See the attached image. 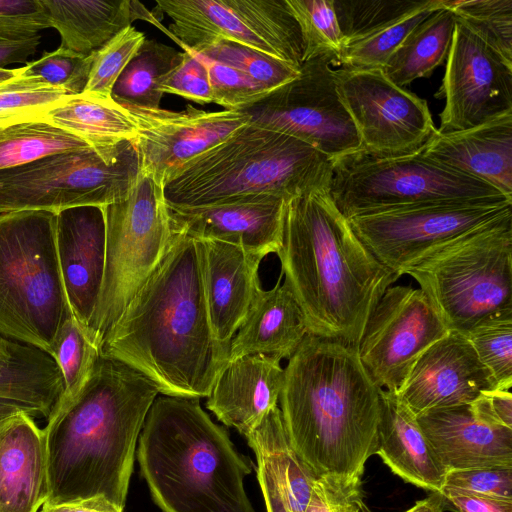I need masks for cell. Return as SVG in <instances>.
Masks as SVG:
<instances>
[{
    "label": "cell",
    "instance_id": "cell-29",
    "mask_svg": "<svg viewBox=\"0 0 512 512\" xmlns=\"http://www.w3.org/2000/svg\"><path fill=\"white\" fill-rule=\"evenodd\" d=\"M308 334L304 314L284 282L261 290L232 338L228 362L247 355L262 354L289 359Z\"/></svg>",
    "mask_w": 512,
    "mask_h": 512
},
{
    "label": "cell",
    "instance_id": "cell-39",
    "mask_svg": "<svg viewBox=\"0 0 512 512\" xmlns=\"http://www.w3.org/2000/svg\"><path fill=\"white\" fill-rule=\"evenodd\" d=\"M189 49L234 67L271 91L290 82L299 73L298 68L284 61L230 41H215Z\"/></svg>",
    "mask_w": 512,
    "mask_h": 512
},
{
    "label": "cell",
    "instance_id": "cell-44",
    "mask_svg": "<svg viewBox=\"0 0 512 512\" xmlns=\"http://www.w3.org/2000/svg\"><path fill=\"white\" fill-rule=\"evenodd\" d=\"M145 40V35L130 25L95 51L83 93L100 99H112L114 84Z\"/></svg>",
    "mask_w": 512,
    "mask_h": 512
},
{
    "label": "cell",
    "instance_id": "cell-19",
    "mask_svg": "<svg viewBox=\"0 0 512 512\" xmlns=\"http://www.w3.org/2000/svg\"><path fill=\"white\" fill-rule=\"evenodd\" d=\"M497 388L467 338L456 332L431 345L415 362L397 394L416 416L470 404Z\"/></svg>",
    "mask_w": 512,
    "mask_h": 512
},
{
    "label": "cell",
    "instance_id": "cell-25",
    "mask_svg": "<svg viewBox=\"0 0 512 512\" xmlns=\"http://www.w3.org/2000/svg\"><path fill=\"white\" fill-rule=\"evenodd\" d=\"M420 152L512 198V112L467 130H436Z\"/></svg>",
    "mask_w": 512,
    "mask_h": 512
},
{
    "label": "cell",
    "instance_id": "cell-31",
    "mask_svg": "<svg viewBox=\"0 0 512 512\" xmlns=\"http://www.w3.org/2000/svg\"><path fill=\"white\" fill-rule=\"evenodd\" d=\"M62 393L61 372L48 353L0 334V403L47 419Z\"/></svg>",
    "mask_w": 512,
    "mask_h": 512
},
{
    "label": "cell",
    "instance_id": "cell-47",
    "mask_svg": "<svg viewBox=\"0 0 512 512\" xmlns=\"http://www.w3.org/2000/svg\"><path fill=\"white\" fill-rule=\"evenodd\" d=\"M305 512H369L362 477L322 475L315 477Z\"/></svg>",
    "mask_w": 512,
    "mask_h": 512
},
{
    "label": "cell",
    "instance_id": "cell-14",
    "mask_svg": "<svg viewBox=\"0 0 512 512\" xmlns=\"http://www.w3.org/2000/svg\"><path fill=\"white\" fill-rule=\"evenodd\" d=\"M512 211V201L444 202L348 219L372 255L400 277L454 238Z\"/></svg>",
    "mask_w": 512,
    "mask_h": 512
},
{
    "label": "cell",
    "instance_id": "cell-55",
    "mask_svg": "<svg viewBox=\"0 0 512 512\" xmlns=\"http://www.w3.org/2000/svg\"><path fill=\"white\" fill-rule=\"evenodd\" d=\"M445 504L444 497L440 493L431 492L428 497L417 501L405 512H444Z\"/></svg>",
    "mask_w": 512,
    "mask_h": 512
},
{
    "label": "cell",
    "instance_id": "cell-32",
    "mask_svg": "<svg viewBox=\"0 0 512 512\" xmlns=\"http://www.w3.org/2000/svg\"><path fill=\"white\" fill-rule=\"evenodd\" d=\"M41 119L80 137L109 162L137 138L136 124L123 106L84 93L70 95Z\"/></svg>",
    "mask_w": 512,
    "mask_h": 512
},
{
    "label": "cell",
    "instance_id": "cell-6",
    "mask_svg": "<svg viewBox=\"0 0 512 512\" xmlns=\"http://www.w3.org/2000/svg\"><path fill=\"white\" fill-rule=\"evenodd\" d=\"M334 164L306 142L249 120L169 173L164 197L170 207L189 208L249 195L330 191Z\"/></svg>",
    "mask_w": 512,
    "mask_h": 512
},
{
    "label": "cell",
    "instance_id": "cell-42",
    "mask_svg": "<svg viewBox=\"0 0 512 512\" xmlns=\"http://www.w3.org/2000/svg\"><path fill=\"white\" fill-rule=\"evenodd\" d=\"M100 354L73 315L68 317L55 339L51 355L63 381V393L58 401L68 400L80 391Z\"/></svg>",
    "mask_w": 512,
    "mask_h": 512
},
{
    "label": "cell",
    "instance_id": "cell-51",
    "mask_svg": "<svg viewBox=\"0 0 512 512\" xmlns=\"http://www.w3.org/2000/svg\"><path fill=\"white\" fill-rule=\"evenodd\" d=\"M474 412L484 421L512 429V394L510 390L484 392L471 403Z\"/></svg>",
    "mask_w": 512,
    "mask_h": 512
},
{
    "label": "cell",
    "instance_id": "cell-11",
    "mask_svg": "<svg viewBox=\"0 0 512 512\" xmlns=\"http://www.w3.org/2000/svg\"><path fill=\"white\" fill-rule=\"evenodd\" d=\"M139 171L134 141L115 161L93 148L51 155L0 171V213H52L114 203L128 193Z\"/></svg>",
    "mask_w": 512,
    "mask_h": 512
},
{
    "label": "cell",
    "instance_id": "cell-13",
    "mask_svg": "<svg viewBox=\"0 0 512 512\" xmlns=\"http://www.w3.org/2000/svg\"><path fill=\"white\" fill-rule=\"evenodd\" d=\"M330 55L304 61L298 75L244 109L250 122L306 142L332 160L361 151L355 125L337 92Z\"/></svg>",
    "mask_w": 512,
    "mask_h": 512
},
{
    "label": "cell",
    "instance_id": "cell-20",
    "mask_svg": "<svg viewBox=\"0 0 512 512\" xmlns=\"http://www.w3.org/2000/svg\"><path fill=\"white\" fill-rule=\"evenodd\" d=\"M288 199L258 194L200 207L167 206L173 233L229 243L265 257L281 248Z\"/></svg>",
    "mask_w": 512,
    "mask_h": 512
},
{
    "label": "cell",
    "instance_id": "cell-24",
    "mask_svg": "<svg viewBox=\"0 0 512 512\" xmlns=\"http://www.w3.org/2000/svg\"><path fill=\"white\" fill-rule=\"evenodd\" d=\"M283 383L280 360L262 354L243 356L220 371L206 406L224 425L246 436L278 406Z\"/></svg>",
    "mask_w": 512,
    "mask_h": 512
},
{
    "label": "cell",
    "instance_id": "cell-33",
    "mask_svg": "<svg viewBox=\"0 0 512 512\" xmlns=\"http://www.w3.org/2000/svg\"><path fill=\"white\" fill-rule=\"evenodd\" d=\"M456 23V15L445 7L430 14L390 56L382 68L385 76L400 87L429 77L447 60Z\"/></svg>",
    "mask_w": 512,
    "mask_h": 512
},
{
    "label": "cell",
    "instance_id": "cell-54",
    "mask_svg": "<svg viewBox=\"0 0 512 512\" xmlns=\"http://www.w3.org/2000/svg\"><path fill=\"white\" fill-rule=\"evenodd\" d=\"M104 497H92L62 504H43L39 512H123Z\"/></svg>",
    "mask_w": 512,
    "mask_h": 512
},
{
    "label": "cell",
    "instance_id": "cell-7",
    "mask_svg": "<svg viewBox=\"0 0 512 512\" xmlns=\"http://www.w3.org/2000/svg\"><path fill=\"white\" fill-rule=\"evenodd\" d=\"M405 274L413 277L449 332L512 315V211L454 238Z\"/></svg>",
    "mask_w": 512,
    "mask_h": 512
},
{
    "label": "cell",
    "instance_id": "cell-15",
    "mask_svg": "<svg viewBox=\"0 0 512 512\" xmlns=\"http://www.w3.org/2000/svg\"><path fill=\"white\" fill-rule=\"evenodd\" d=\"M337 92L374 158L419 152L436 132L427 102L390 81L382 69L334 70Z\"/></svg>",
    "mask_w": 512,
    "mask_h": 512
},
{
    "label": "cell",
    "instance_id": "cell-41",
    "mask_svg": "<svg viewBox=\"0 0 512 512\" xmlns=\"http://www.w3.org/2000/svg\"><path fill=\"white\" fill-rule=\"evenodd\" d=\"M69 96L61 89L21 75L20 68L16 77L0 83V130L42 118Z\"/></svg>",
    "mask_w": 512,
    "mask_h": 512
},
{
    "label": "cell",
    "instance_id": "cell-50",
    "mask_svg": "<svg viewBox=\"0 0 512 512\" xmlns=\"http://www.w3.org/2000/svg\"><path fill=\"white\" fill-rule=\"evenodd\" d=\"M49 27L41 0H0V40L31 38Z\"/></svg>",
    "mask_w": 512,
    "mask_h": 512
},
{
    "label": "cell",
    "instance_id": "cell-43",
    "mask_svg": "<svg viewBox=\"0 0 512 512\" xmlns=\"http://www.w3.org/2000/svg\"><path fill=\"white\" fill-rule=\"evenodd\" d=\"M481 363L490 371L498 389L512 386V315L487 319L465 336Z\"/></svg>",
    "mask_w": 512,
    "mask_h": 512
},
{
    "label": "cell",
    "instance_id": "cell-2",
    "mask_svg": "<svg viewBox=\"0 0 512 512\" xmlns=\"http://www.w3.org/2000/svg\"><path fill=\"white\" fill-rule=\"evenodd\" d=\"M158 394L142 373L100 354L84 386L55 404L42 429L44 504L100 496L124 510L139 435Z\"/></svg>",
    "mask_w": 512,
    "mask_h": 512
},
{
    "label": "cell",
    "instance_id": "cell-1",
    "mask_svg": "<svg viewBox=\"0 0 512 512\" xmlns=\"http://www.w3.org/2000/svg\"><path fill=\"white\" fill-rule=\"evenodd\" d=\"M101 354L142 373L162 395H210L229 348L211 328L195 239L173 233L161 262L106 334Z\"/></svg>",
    "mask_w": 512,
    "mask_h": 512
},
{
    "label": "cell",
    "instance_id": "cell-23",
    "mask_svg": "<svg viewBox=\"0 0 512 512\" xmlns=\"http://www.w3.org/2000/svg\"><path fill=\"white\" fill-rule=\"evenodd\" d=\"M416 418L446 471L512 467V429L482 420L471 403Z\"/></svg>",
    "mask_w": 512,
    "mask_h": 512
},
{
    "label": "cell",
    "instance_id": "cell-56",
    "mask_svg": "<svg viewBox=\"0 0 512 512\" xmlns=\"http://www.w3.org/2000/svg\"><path fill=\"white\" fill-rule=\"evenodd\" d=\"M20 411L22 410L17 407L0 403V422Z\"/></svg>",
    "mask_w": 512,
    "mask_h": 512
},
{
    "label": "cell",
    "instance_id": "cell-22",
    "mask_svg": "<svg viewBox=\"0 0 512 512\" xmlns=\"http://www.w3.org/2000/svg\"><path fill=\"white\" fill-rule=\"evenodd\" d=\"M195 240L211 328L215 338L229 348L262 290L258 271L264 256L221 241Z\"/></svg>",
    "mask_w": 512,
    "mask_h": 512
},
{
    "label": "cell",
    "instance_id": "cell-52",
    "mask_svg": "<svg viewBox=\"0 0 512 512\" xmlns=\"http://www.w3.org/2000/svg\"><path fill=\"white\" fill-rule=\"evenodd\" d=\"M445 503L457 512H512V500L481 496L443 487Z\"/></svg>",
    "mask_w": 512,
    "mask_h": 512
},
{
    "label": "cell",
    "instance_id": "cell-8",
    "mask_svg": "<svg viewBox=\"0 0 512 512\" xmlns=\"http://www.w3.org/2000/svg\"><path fill=\"white\" fill-rule=\"evenodd\" d=\"M71 315L58 264L55 213H0V334L51 356Z\"/></svg>",
    "mask_w": 512,
    "mask_h": 512
},
{
    "label": "cell",
    "instance_id": "cell-16",
    "mask_svg": "<svg viewBox=\"0 0 512 512\" xmlns=\"http://www.w3.org/2000/svg\"><path fill=\"white\" fill-rule=\"evenodd\" d=\"M448 333L420 288L390 286L367 320L358 355L379 388L397 393L418 358Z\"/></svg>",
    "mask_w": 512,
    "mask_h": 512
},
{
    "label": "cell",
    "instance_id": "cell-40",
    "mask_svg": "<svg viewBox=\"0 0 512 512\" xmlns=\"http://www.w3.org/2000/svg\"><path fill=\"white\" fill-rule=\"evenodd\" d=\"M287 4L301 31L304 61L330 55L338 65L345 43L333 0H287Z\"/></svg>",
    "mask_w": 512,
    "mask_h": 512
},
{
    "label": "cell",
    "instance_id": "cell-46",
    "mask_svg": "<svg viewBox=\"0 0 512 512\" xmlns=\"http://www.w3.org/2000/svg\"><path fill=\"white\" fill-rule=\"evenodd\" d=\"M196 54L207 68L213 103L224 110H244L272 92L234 67Z\"/></svg>",
    "mask_w": 512,
    "mask_h": 512
},
{
    "label": "cell",
    "instance_id": "cell-57",
    "mask_svg": "<svg viewBox=\"0 0 512 512\" xmlns=\"http://www.w3.org/2000/svg\"><path fill=\"white\" fill-rule=\"evenodd\" d=\"M20 72V68L17 69H0V83L10 80L16 77Z\"/></svg>",
    "mask_w": 512,
    "mask_h": 512
},
{
    "label": "cell",
    "instance_id": "cell-27",
    "mask_svg": "<svg viewBox=\"0 0 512 512\" xmlns=\"http://www.w3.org/2000/svg\"><path fill=\"white\" fill-rule=\"evenodd\" d=\"M256 458V473L267 512H305L314 476L288 439L277 406L245 436Z\"/></svg>",
    "mask_w": 512,
    "mask_h": 512
},
{
    "label": "cell",
    "instance_id": "cell-53",
    "mask_svg": "<svg viewBox=\"0 0 512 512\" xmlns=\"http://www.w3.org/2000/svg\"><path fill=\"white\" fill-rule=\"evenodd\" d=\"M41 36L21 40H0V69L13 63H24L40 44Z\"/></svg>",
    "mask_w": 512,
    "mask_h": 512
},
{
    "label": "cell",
    "instance_id": "cell-18",
    "mask_svg": "<svg viewBox=\"0 0 512 512\" xmlns=\"http://www.w3.org/2000/svg\"><path fill=\"white\" fill-rule=\"evenodd\" d=\"M135 122L139 167L163 180L176 168L246 125L243 110L182 111L123 106Z\"/></svg>",
    "mask_w": 512,
    "mask_h": 512
},
{
    "label": "cell",
    "instance_id": "cell-38",
    "mask_svg": "<svg viewBox=\"0 0 512 512\" xmlns=\"http://www.w3.org/2000/svg\"><path fill=\"white\" fill-rule=\"evenodd\" d=\"M443 7L512 63V0H443Z\"/></svg>",
    "mask_w": 512,
    "mask_h": 512
},
{
    "label": "cell",
    "instance_id": "cell-34",
    "mask_svg": "<svg viewBox=\"0 0 512 512\" xmlns=\"http://www.w3.org/2000/svg\"><path fill=\"white\" fill-rule=\"evenodd\" d=\"M180 55L168 45L145 40L114 84L112 99L121 106L159 108L164 94L158 84Z\"/></svg>",
    "mask_w": 512,
    "mask_h": 512
},
{
    "label": "cell",
    "instance_id": "cell-26",
    "mask_svg": "<svg viewBox=\"0 0 512 512\" xmlns=\"http://www.w3.org/2000/svg\"><path fill=\"white\" fill-rule=\"evenodd\" d=\"M46 499L43 430L20 411L0 422V512H39Z\"/></svg>",
    "mask_w": 512,
    "mask_h": 512
},
{
    "label": "cell",
    "instance_id": "cell-21",
    "mask_svg": "<svg viewBox=\"0 0 512 512\" xmlns=\"http://www.w3.org/2000/svg\"><path fill=\"white\" fill-rule=\"evenodd\" d=\"M55 239L70 311L87 334L105 271L106 228L102 207L81 206L57 212Z\"/></svg>",
    "mask_w": 512,
    "mask_h": 512
},
{
    "label": "cell",
    "instance_id": "cell-17",
    "mask_svg": "<svg viewBox=\"0 0 512 512\" xmlns=\"http://www.w3.org/2000/svg\"><path fill=\"white\" fill-rule=\"evenodd\" d=\"M438 133L467 130L512 112V63L457 20L445 74Z\"/></svg>",
    "mask_w": 512,
    "mask_h": 512
},
{
    "label": "cell",
    "instance_id": "cell-12",
    "mask_svg": "<svg viewBox=\"0 0 512 512\" xmlns=\"http://www.w3.org/2000/svg\"><path fill=\"white\" fill-rule=\"evenodd\" d=\"M181 47L215 41L238 43L300 68L304 59L299 25L287 0H158Z\"/></svg>",
    "mask_w": 512,
    "mask_h": 512
},
{
    "label": "cell",
    "instance_id": "cell-37",
    "mask_svg": "<svg viewBox=\"0 0 512 512\" xmlns=\"http://www.w3.org/2000/svg\"><path fill=\"white\" fill-rule=\"evenodd\" d=\"M429 1L333 0V5L346 46L393 24Z\"/></svg>",
    "mask_w": 512,
    "mask_h": 512
},
{
    "label": "cell",
    "instance_id": "cell-36",
    "mask_svg": "<svg viewBox=\"0 0 512 512\" xmlns=\"http://www.w3.org/2000/svg\"><path fill=\"white\" fill-rule=\"evenodd\" d=\"M443 8V0L429 3L393 24L347 44L338 66L350 69H382L405 37L433 12Z\"/></svg>",
    "mask_w": 512,
    "mask_h": 512
},
{
    "label": "cell",
    "instance_id": "cell-48",
    "mask_svg": "<svg viewBox=\"0 0 512 512\" xmlns=\"http://www.w3.org/2000/svg\"><path fill=\"white\" fill-rule=\"evenodd\" d=\"M182 48L184 51L178 62L160 80V92L178 95L198 104L212 103L213 94L206 66L195 52Z\"/></svg>",
    "mask_w": 512,
    "mask_h": 512
},
{
    "label": "cell",
    "instance_id": "cell-9",
    "mask_svg": "<svg viewBox=\"0 0 512 512\" xmlns=\"http://www.w3.org/2000/svg\"><path fill=\"white\" fill-rule=\"evenodd\" d=\"M106 261L98 304L87 336L103 340L167 252L173 238L164 180L141 169L125 197L102 207Z\"/></svg>",
    "mask_w": 512,
    "mask_h": 512
},
{
    "label": "cell",
    "instance_id": "cell-5",
    "mask_svg": "<svg viewBox=\"0 0 512 512\" xmlns=\"http://www.w3.org/2000/svg\"><path fill=\"white\" fill-rule=\"evenodd\" d=\"M136 459L162 512H256L244 484L250 462L198 398L157 396Z\"/></svg>",
    "mask_w": 512,
    "mask_h": 512
},
{
    "label": "cell",
    "instance_id": "cell-4",
    "mask_svg": "<svg viewBox=\"0 0 512 512\" xmlns=\"http://www.w3.org/2000/svg\"><path fill=\"white\" fill-rule=\"evenodd\" d=\"M276 254L308 333L356 346L376 304L400 278L364 246L330 191L287 200Z\"/></svg>",
    "mask_w": 512,
    "mask_h": 512
},
{
    "label": "cell",
    "instance_id": "cell-28",
    "mask_svg": "<svg viewBox=\"0 0 512 512\" xmlns=\"http://www.w3.org/2000/svg\"><path fill=\"white\" fill-rule=\"evenodd\" d=\"M376 454L405 482L430 492L442 490L446 469L437 458L416 416L396 392L380 390Z\"/></svg>",
    "mask_w": 512,
    "mask_h": 512
},
{
    "label": "cell",
    "instance_id": "cell-35",
    "mask_svg": "<svg viewBox=\"0 0 512 512\" xmlns=\"http://www.w3.org/2000/svg\"><path fill=\"white\" fill-rule=\"evenodd\" d=\"M90 148L80 137L47 120L20 122L0 130V171Z\"/></svg>",
    "mask_w": 512,
    "mask_h": 512
},
{
    "label": "cell",
    "instance_id": "cell-10",
    "mask_svg": "<svg viewBox=\"0 0 512 512\" xmlns=\"http://www.w3.org/2000/svg\"><path fill=\"white\" fill-rule=\"evenodd\" d=\"M330 195L355 216L444 202L512 201L490 184L450 169L420 151L374 158L362 151L335 161Z\"/></svg>",
    "mask_w": 512,
    "mask_h": 512
},
{
    "label": "cell",
    "instance_id": "cell-45",
    "mask_svg": "<svg viewBox=\"0 0 512 512\" xmlns=\"http://www.w3.org/2000/svg\"><path fill=\"white\" fill-rule=\"evenodd\" d=\"M94 52L82 55L62 47L21 67V75L35 78L70 95L82 94L88 82Z\"/></svg>",
    "mask_w": 512,
    "mask_h": 512
},
{
    "label": "cell",
    "instance_id": "cell-30",
    "mask_svg": "<svg viewBox=\"0 0 512 512\" xmlns=\"http://www.w3.org/2000/svg\"><path fill=\"white\" fill-rule=\"evenodd\" d=\"M60 47L82 55L99 50L137 19L156 23L155 16L137 1L41 0Z\"/></svg>",
    "mask_w": 512,
    "mask_h": 512
},
{
    "label": "cell",
    "instance_id": "cell-49",
    "mask_svg": "<svg viewBox=\"0 0 512 512\" xmlns=\"http://www.w3.org/2000/svg\"><path fill=\"white\" fill-rule=\"evenodd\" d=\"M443 487L512 500V467L489 466L449 470L446 472Z\"/></svg>",
    "mask_w": 512,
    "mask_h": 512
},
{
    "label": "cell",
    "instance_id": "cell-3",
    "mask_svg": "<svg viewBox=\"0 0 512 512\" xmlns=\"http://www.w3.org/2000/svg\"><path fill=\"white\" fill-rule=\"evenodd\" d=\"M380 390L356 345L304 337L284 368L279 408L292 448L314 477H362L377 451Z\"/></svg>",
    "mask_w": 512,
    "mask_h": 512
}]
</instances>
